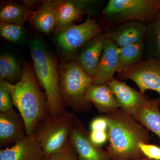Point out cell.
<instances>
[{
	"label": "cell",
	"mask_w": 160,
	"mask_h": 160,
	"mask_svg": "<svg viewBox=\"0 0 160 160\" xmlns=\"http://www.w3.org/2000/svg\"><path fill=\"white\" fill-rule=\"evenodd\" d=\"M108 122L110 160H139L146 158L139 148L140 142L149 143V131L133 116L121 108L106 114Z\"/></svg>",
	"instance_id": "cell-1"
},
{
	"label": "cell",
	"mask_w": 160,
	"mask_h": 160,
	"mask_svg": "<svg viewBox=\"0 0 160 160\" xmlns=\"http://www.w3.org/2000/svg\"><path fill=\"white\" fill-rule=\"evenodd\" d=\"M8 85L13 105L25 122L26 134H33L39 123L50 115L46 94L40 89L31 65L24 63L21 80Z\"/></svg>",
	"instance_id": "cell-2"
},
{
	"label": "cell",
	"mask_w": 160,
	"mask_h": 160,
	"mask_svg": "<svg viewBox=\"0 0 160 160\" xmlns=\"http://www.w3.org/2000/svg\"><path fill=\"white\" fill-rule=\"evenodd\" d=\"M30 51L36 77L45 91L49 114L57 116L66 111L60 93L57 63L38 38L32 40Z\"/></svg>",
	"instance_id": "cell-3"
},
{
	"label": "cell",
	"mask_w": 160,
	"mask_h": 160,
	"mask_svg": "<svg viewBox=\"0 0 160 160\" xmlns=\"http://www.w3.org/2000/svg\"><path fill=\"white\" fill-rule=\"evenodd\" d=\"M160 9V0H109L98 22L105 31L122 23L138 22L147 25Z\"/></svg>",
	"instance_id": "cell-4"
},
{
	"label": "cell",
	"mask_w": 160,
	"mask_h": 160,
	"mask_svg": "<svg viewBox=\"0 0 160 160\" xmlns=\"http://www.w3.org/2000/svg\"><path fill=\"white\" fill-rule=\"evenodd\" d=\"M60 93L65 106L76 113L85 112L91 104L86 99L93 78L86 73L75 61L62 63L59 67Z\"/></svg>",
	"instance_id": "cell-5"
},
{
	"label": "cell",
	"mask_w": 160,
	"mask_h": 160,
	"mask_svg": "<svg viewBox=\"0 0 160 160\" xmlns=\"http://www.w3.org/2000/svg\"><path fill=\"white\" fill-rule=\"evenodd\" d=\"M75 115L66 110L57 116L49 115L39 123L35 133L45 157H50L57 153L69 142Z\"/></svg>",
	"instance_id": "cell-6"
},
{
	"label": "cell",
	"mask_w": 160,
	"mask_h": 160,
	"mask_svg": "<svg viewBox=\"0 0 160 160\" xmlns=\"http://www.w3.org/2000/svg\"><path fill=\"white\" fill-rule=\"evenodd\" d=\"M105 32L96 20L88 16L85 22L79 25L66 26L58 34L57 41L64 51L76 58L80 49L96 36Z\"/></svg>",
	"instance_id": "cell-7"
},
{
	"label": "cell",
	"mask_w": 160,
	"mask_h": 160,
	"mask_svg": "<svg viewBox=\"0 0 160 160\" xmlns=\"http://www.w3.org/2000/svg\"><path fill=\"white\" fill-rule=\"evenodd\" d=\"M118 72V79L123 82L132 80L143 94L149 89L157 92L160 101V62L144 58L139 62L126 67Z\"/></svg>",
	"instance_id": "cell-8"
},
{
	"label": "cell",
	"mask_w": 160,
	"mask_h": 160,
	"mask_svg": "<svg viewBox=\"0 0 160 160\" xmlns=\"http://www.w3.org/2000/svg\"><path fill=\"white\" fill-rule=\"evenodd\" d=\"M70 141L79 160H110L107 151L92 142L89 132L76 115L70 131Z\"/></svg>",
	"instance_id": "cell-9"
},
{
	"label": "cell",
	"mask_w": 160,
	"mask_h": 160,
	"mask_svg": "<svg viewBox=\"0 0 160 160\" xmlns=\"http://www.w3.org/2000/svg\"><path fill=\"white\" fill-rule=\"evenodd\" d=\"M45 157L35 133L26 134L10 147L0 150V160H42Z\"/></svg>",
	"instance_id": "cell-10"
},
{
	"label": "cell",
	"mask_w": 160,
	"mask_h": 160,
	"mask_svg": "<svg viewBox=\"0 0 160 160\" xmlns=\"http://www.w3.org/2000/svg\"><path fill=\"white\" fill-rule=\"evenodd\" d=\"M107 39L105 31L98 34L85 44L77 55L75 62L91 77H93L97 70Z\"/></svg>",
	"instance_id": "cell-11"
},
{
	"label": "cell",
	"mask_w": 160,
	"mask_h": 160,
	"mask_svg": "<svg viewBox=\"0 0 160 160\" xmlns=\"http://www.w3.org/2000/svg\"><path fill=\"white\" fill-rule=\"evenodd\" d=\"M26 135L25 122L18 112L12 109L0 112V146L13 145Z\"/></svg>",
	"instance_id": "cell-12"
},
{
	"label": "cell",
	"mask_w": 160,
	"mask_h": 160,
	"mask_svg": "<svg viewBox=\"0 0 160 160\" xmlns=\"http://www.w3.org/2000/svg\"><path fill=\"white\" fill-rule=\"evenodd\" d=\"M107 85L113 92L120 108L132 115L140 106L149 99L146 94L115 78H113Z\"/></svg>",
	"instance_id": "cell-13"
},
{
	"label": "cell",
	"mask_w": 160,
	"mask_h": 160,
	"mask_svg": "<svg viewBox=\"0 0 160 160\" xmlns=\"http://www.w3.org/2000/svg\"><path fill=\"white\" fill-rule=\"evenodd\" d=\"M119 47L111 40L107 39L92 84L103 85L109 82L118 72Z\"/></svg>",
	"instance_id": "cell-14"
},
{
	"label": "cell",
	"mask_w": 160,
	"mask_h": 160,
	"mask_svg": "<svg viewBox=\"0 0 160 160\" xmlns=\"http://www.w3.org/2000/svg\"><path fill=\"white\" fill-rule=\"evenodd\" d=\"M146 29V25L144 23L130 22L122 23L105 32L108 39L112 41L120 48L144 42Z\"/></svg>",
	"instance_id": "cell-15"
},
{
	"label": "cell",
	"mask_w": 160,
	"mask_h": 160,
	"mask_svg": "<svg viewBox=\"0 0 160 160\" xmlns=\"http://www.w3.org/2000/svg\"><path fill=\"white\" fill-rule=\"evenodd\" d=\"M86 99L93 104L100 113L106 114L120 108L111 89L107 84H92L86 93Z\"/></svg>",
	"instance_id": "cell-16"
},
{
	"label": "cell",
	"mask_w": 160,
	"mask_h": 160,
	"mask_svg": "<svg viewBox=\"0 0 160 160\" xmlns=\"http://www.w3.org/2000/svg\"><path fill=\"white\" fill-rule=\"evenodd\" d=\"M59 2V1L45 2L33 12L29 20L34 28L46 34L54 31Z\"/></svg>",
	"instance_id": "cell-17"
},
{
	"label": "cell",
	"mask_w": 160,
	"mask_h": 160,
	"mask_svg": "<svg viewBox=\"0 0 160 160\" xmlns=\"http://www.w3.org/2000/svg\"><path fill=\"white\" fill-rule=\"evenodd\" d=\"M160 107L158 98L149 99L140 106L132 115L145 128L160 138Z\"/></svg>",
	"instance_id": "cell-18"
},
{
	"label": "cell",
	"mask_w": 160,
	"mask_h": 160,
	"mask_svg": "<svg viewBox=\"0 0 160 160\" xmlns=\"http://www.w3.org/2000/svg\"><path fill=\"white\" fill-rule=\"evenodd\" d=\"M85 12L76 1H59L57 13L56 25L54 31L59 33L66 26L80 21Z\"/></svg>",
	"instance_id": "cell-19"
},
{
	"label": "cell",
	"mask_w": 160,
	"mask_h": 160,
	"mask_svg": "<svg viewBox=\"0 0 160 160\" xmlns=\"http://www.w3.org/2000/svg\"><path fill=\"white\" fill-rule=\"evenodd\" d=\"M144 42V58H152L160 62V9L153 20L146 25Z\"/></svg>",
	"instance_id": "cell-20"
},
{
	"label": "cell",
	"mask_w": 160,
	"mask_h": 160,
	"mask_svg": "<svg viewBox=\"0 0 160 160\" xmlns=\"http://www.w3.org/2000/svg\"><path fill=\"white\" fill-rule=\"evenodd\" d=\"M33 12L30 5L15 2L6 3L1 8V22H7L24 26L27 20L30 18Z\"/></svg>",
	"instance_id": "cell-21"
},
{
	"label": "cell",
	"mask_w": 160,
	"mask_h": 160,
	"mask_svg": "<svg viewBox=\"0 0 160 160\" xmlns=\"http://www.w3.org/2000/svg\"><path fill=\"white\" fill-rule=\"evenodd\" d=\"M145 52L144 42L119 47L118 72L142 61L144 58Z\"/></svg>",
	"instance_id": "cell-22"
},
{
	"label": "cell",
	"mask_w": 160,
	"mask_h": 160,
	"mask_svg": "<svg viewBox=\"0 0 160 160\" xmlns=\"http://www.w3.org/2000/svg\"><path fill=\"white\" fill-rule=\"evenodd\" d=\"M22 78V69L13 57L2 55L0 57V79L11 84H15Z\"/></svg>",
	"instance_id": "cell-23"
},
{
	"label": "cell",
	"mask_w": 160,
	"mask_h": 160,
	"mask_svg": "<svg viewBox=\"0 0 160 160\" xmlns=\"http://www.w3.org/2000/svg\"><path fill=\"white\" fill-rule=\"evenodd\" d=\"M24 26L7 22L0 23V34L2 37L9 42L19 41L24 33Z\"/></svg>",
	"instance_id": "cell-24"
},
{
	"label": "cell",
	"mask_w": 160,
	"mask_h": 160,
	"mask_svg": "<svg viewBox=\"0 0 160 160\" xmlns=\"http://www.w3.org/2000/svg\"><path fill=\"white\" fill-rule=\"evenodd\" d=\"M13 101L8 82L0 81V112H6L13 109Z\"/></svg>",
	"instance_id": "cell-25"
},
{
	"label": "cell",
	"mask_w": 160,
	"mask_h": 160,
	"mask_svg": "<svg viewBox=\"0 0 160 160\" xmlns=\"http://www.w3.org/2000/svg\"><path fill=\"white\" fill-rule=\"evenodd\" d=\"M49 158L51 160H79L70 140L62 149Z\"/></svg>",
	"instance_id": "cell-26"
},
{
	"label": "cell",
	"mask_w": 160,
	"mask_h": 160,
	"mask_svg": "<svg viewBox=\"0 0 160 160\" xmlns=\"http://www.w3.org/2000/svg\"><path fill=\"white\" fill-rule=\"evenodd\" d=\"M139 148L145 157L152 160H158L160 147L149 143L140 142Z\"/></svg>",
	"instance_id": "cell-27"
},
{
	"label": "cell",
	"mask_w": 160,
	"mask_h": 160,
	"mask_svg": "<svg viewBox=\"0 0 160 160\" xmlns=\"http://www.w3.org/2000/svg\"><path fill=\"white\" fill-rule=\"evenodd\" d=\"M89 138L95 145L102 146L109 140L108 131H91L89 132Z\"/></svg>",
	"instance_id": "cell-28"
},
{
	"label": "cell",
	"mask_w": 160,
	"mask_h": 160,
	"mask_svg": "<svg viewBox=\"0 0 160 160\" xmlns=\"http://www.w3.org/2000/svg\"><path fill=\"white\" fill-rule=\"evenodd\" d=\"M91 131H108V122L105 116L95 118L90 123Z\"/></svg>",
	"instance_id": "cell-29"
},
{
	"label": "cell",
	"mask_w": 160,
	"mask_h": 160,
	"mask_svg": "<svg viewBox=\"0 0 160 160\" xmlns=\"http://www.w3.org/2000/svg\"><path fill=\"white\" fill-rule=\"evenodd\" d=\"M42 160H50V158L47 157H45Z\"/></svg>",
	"instance_id": "cell-30"
},
{
	"label": "cell",
	"mask_w": 160,
	"mask_h": 160,
	"mask_svg": "<svg viewBox=\"0 0 160 160\" xmlns=\"http://www.w3.org/2000/svg\"><path fill=\"white\" fill-rule=\"evenodd\" d=\"M139 160H152L151 159H150L148 158H144L142 159H140Z\"/></svg>",
	"instance_id": "cell-31"
},
{
	"label": "cell",
	"mask_w": 160,
	"mask_h": 160,
	"mask_svg": "<svg viewBox=\"0 0 160 160\" xmlns=\"http://www.w3.org/2000/svg\"><path fill=\"white\" fill-rule=\"evenodd\" d=\"M158 160H160V149L159 156Z\"/></svg>",
	"instance_id": "cell-32"
}]
</instances>
